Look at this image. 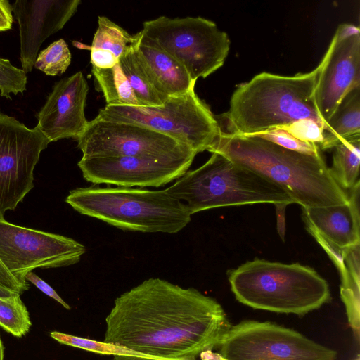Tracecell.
Returning a JSON list of instances; mask_svg holds the SVG:
<instances>
[{
	"instance_id": "obj_32",
	"label": "cell",
	"mask_w": 360,
	"mask_h": 360,
	"mask_svg": "<svg viewBox=\"0 0 360 360\" xmlns=\"http://www.w3.org/2000/svg\"><path fill=\"white\" fill-rule=\"evenodd\" d=\"M13 8L8 0H0V32L12 28L13 22Z\"/></svg>"
},
{
	"instance_id": "obj_9",
	"label": "cell",
	"mask_w": 360,
	"mask_h": 360,
	"mask_svg": "<svg viewBox=\"0 0 360 360\" xmlns=\"http://www.w3.org/2000/svg\"><path fill=\"white\" fill-rule=\"evenodd\" d=\"M82 157H136L158 161L193 160L196 153L186 144L134 123L89 121L76 139Z\"/></svg>"
},
{
	"instance_id": "obj_14",
	"label": "cell",
	"mask_w": 360,
	"mask_h": 360,
	"mask_svg": "<svg viewBox=\"0 0 360 360\" xmlns=\"http://www.w3.org/2000/svg\"><path fill=\"white\" fill-rule=\"evenodd\" d=\"M319 64L314 96L325 129L342 100L360 88V34L342 39L335 33Z\"/></svg>"
},
{
	"instance_id": "obj_20",
	"label": "cell",
	"mask_w": 360,
	"mask_h": 360,
	"mask_svg": "<svg viewBox=\"0 0 360 360\" xmlns=\"http://www.w3.org/2000/svg\"><path fill=\"white\" fill-rule=\"evenodd\" d=\"M333 149L330 174L343 190L350 191L359 182L360 135L343 139Z\"/></svg>"
},
{
	"instance_id": "obj_4",
	"label": "cell",
	"mask_w": 360,
	"mask_h": 360,
	"mask_svg": "<svg viewBox=\"0 0 360 360\" xmlns=\"http://www.w3.org/2000/svg\"><path fill=\"white\" fill-rule=\"evenodd\" d=\"M228 274L236 300L253 309L303 316L330 299L327 281L299 263L256 258Z\"/></svg>"
},
{
	"instance_id": "obj_3",
	"label": "cell",
	"mask_w": 360,
	"mask_h": 360,
	"mask_svg": "<svg viewBox=\"0 0 360 360\" xmlns=\"http://www.w3.org/2000/svg\"><path fill=\"white\" fill-rule=\"evenodd\" d=\"M320 68L293 76L263 72L240 84L229 111L214 115L220 132L253 134L302 119L314 120L324 129L314 96Z\"/></svg>"
},
{
	"instance_id": "obj_13",
	"label": "cell",
	"mask_w": 360,
	"mask_h": 360,
	"mask_svg": "<svg viewBox=\"0 0 360 360\" xmlns=\"http://www.w3.org/2000/svg\"><path fill=\"white\" fill-rule=\"evenodd\" d=\"M193 160L158 161L136 157H82L77 165L85 180L118 187H160L178 179Z\"/></svg>"
},
{
	"instance_id": "obj_24",
	"label": "cell",
	"mask_w": 360,
	"mask_h": 360,
	"mask_svg": "<svg viewBox=\"0 0 360 360\" xmlns=\"http://www.w3.org/2000/svg\"><path fill=\"white\" fill-rule=\"evenodd\" d=\"M20 295L0 296V326L16 337H22L32 325Z\"/></svg>"
},
{
	"instance_id": "obj_29",
	"label": "cell",
	"mask_w": 360,
	"mask_h": 360,
	"mask_svg": "<svg viewBox=\"0 0 360 360\" xmlns=\"http://www.w3.org/2000/svg\"><path fill=\"white\" fill-rule=\"evenodd\" d=\"M28 288L29 285H24L18 281L0 262V296L21 295Z\"/></svg>"
},
{
	"instance_id": "obj_23",
	"label": "cell",
	"mask_w": 360,
	"mask_h": 360,
	"mask_svg": "<svg viewBox=\"0 0 360 360\" xmlns=\"http://www.w3.org/2000/svg\"><path fill=\"white\" fill-rule=\"evenodd\" d=\"M135 41L136 35H131L107 17L98 16L91 49L110 52L119 59L133 48Z\"/></svg>"
},
{
	"instance_id": "obj_2",
	"label": "cell",
	"mask_w": 360,
	"mask_h": 360,
	"mask_svg": "<svg viewBox=\"0 0 360 360\" xmlns=\"http://www.w3.org/2000/svg\"><path fill=\"white\" fill-rule=\"evenodd\" d=\"M208 151L265 176L302 207L342 205L349 200L321 154L300 153L257 136L226 132H220Z\"/></svg>"
},
{
	"instance_id": "obj_28",
	"label": "cell",
	"mask_w": 360,
	"mask_h": 360,
	"mask_svg": "<svg viewBox=\"0 0 360 360\" xmlns=\"http://www.w3.org/2000/svg\"><path fill=\"white\" fill-rule=\"evenodd\" d=\"M276 128L286 131L298 140L316 144L319 148L323 141V127L309 119L299 120Z\"/></svg>"
},
{
	"instance_id": "obj_1",
	"label": "cell",
	"mask_w": 360,
	"mask_h": 360,
	"mask_svg": "<svg viewBox=\"0 0 360 360\" xmlns=\"http://www.w3.org/2000/svg\"><path fill=\"white\" fill-rule=\"evenodd\" d=\"M105 324L104 342L143 360H195L217 349L232 326L215 299L159 278L117 297Z\"/></svg>"
},
{
	"instance_id": "obj_34",
	"label": "cell",
	"mask_w": 360,
	"mask_h": 360,
	"mask_svg": "<svg viewBox=\"0 0 360 360\" xmlns=\"http://www.w3.org/2000/svg\"><path fill=\"white\" fill-rule=\"evenodd\" d=\"M4 345L2 344V341L0 337V360H4Z\"/></svg>"
},
{
	"instance_id": "obj_26",
	"label": "cell",
	"mask_w": 360,
	"mask_h": 360,
	"mask_svg": "<svg viewBox=\"0 0 360 360\" xmlns=\"http://www.w3.org/2000/svg\"><path fill=\"white\" fill-rule=\"evenodd\" d=\"M27 77L22 69L13 66L8 59L0 57V96L11 100V94H23Z\"/></svg>"
},
{
	"instance_id": "obj_27",
	"label": "cell",
	"mask_w": 360,
	"mask_h": 360,
	"mask_svg": "<svg viewBox=\"0 0 360 360\" xmlns=\"http://www.w3.org/2000/svg\"><path fill=\"white\" fill-rule=\"evenodd\" d=\"M247 135L265 139L284 148L300 153L313 155L321 154V150L316 144L298 140L286 131L279 128H274L262 132Z\"/></svg>"
},
{
	"instance_id": "obj_33",
	"label": "cell",
	"mask_w": 360,
	"mask_h": 360,
	"mask_svg": "<svg viewBox=\"0 0 360 360\" xmlns=\"http://www.w3.org/2000/svg\"><path fill=\"white\" fill-rule=\"evenodd\" d=\"M335 34L340 38H347L360 34L359 27L352 24L342 23L338 27Z\"/></svg>"
},
{
	"instance_id": "obj_15",
	"label": "cell",
	"mask_w": 360,
	"mask_h": 360,
	"mask_svg": "<svg viewBox=\"0 0 360 360\" xmlns=\"http://www.w3.org/2000/svg\"><path fill=\"white\" fill-rule=\"evenodd\" d=\"M89 85L79 71L57 82L37 115V127L49 142L63 139H77L88 122L84 108Z\"/></svg>"
},
{
	"instance_id": "obj_25",
	"label": "cell",
	"mask_w": 360,
	"mask_h": 360,
	"mask_svg": "<svg viewBox=\"0 0 360 360\" xmlns=\"http://www.w3.org/2000/svg\"><path fill=\"white\" fill-rule=\"evenodd\" d=\"M71 59L67 43L63 39H60L38 53L34 67L46 75H60L70 65Z\"/></svg>"
},
{
	"instance_id": "obj_18",
	"label": "cell",
	"mask_w": 360,
	"mask_h": 360,
	"mask_svg": "<svg viewBox=\"0 0 360 360\" xmlns=\"http://www.w3.org/2000/svg\"><path fill=\"white\" fill-rule=\"evenodd\" d=\"M134 51L156 90L166 99L185 94L195 88L185 68L140 31L136 34Z\"/></svg>"
},
{
	"instance_id": "obj_31",
	"label": "cell",
	"mask_w": 360,
	"mask_h": 360,
	"mask_svg": "<svg viewBox=\"0 0 360 360\" xmlns=\"http://www.w3.org/2000/svg\"><path fill=\"white\" fill-rule=\"evenodd\" d=\"M26 281H30L34 284L38 289H39L44 294L49 297L53 298L58 303H60L63 307L67 309H70V307L67 304L55 291V290L49 285L47 283L43 281L37 275L32 271L27 273L25 277Z\"/></svg>"
},
{
	"instance_id": "obj_19",
	"label": "cell",
	"mask_w": 360,
	"mask_h": 360,
	"mask_svg": "<svg viewBox=\"0 0 360 360\" xmlns=\"http://www.w3.org/2000/svg\"><path fill=\"white\" fill-rule=\"evenodd\" d=\"M355 135H360V88L347 94L330 117L319 148L332 149L343 139Z\"/></svg>"
},
{
	"instance_id": "obj_17",
	"label": "cell",
	"mask_w": 360,
	"mask_h": 360,
	"mask_svg": "<svg viewBox=\"0 0 360 360\" xmlns=\"http://www.w3.org/2000/svg\"><path fill=\"white\" fill-rule=\"evenodd\" d=\"M359 184L345 204L302 207L307 229L323 248L343 250L360 243Z\"/></svg>"
},
{
	"instance_id": "obj_7",
	"label": "cell",
	"mask_w": 360,
	"mask_h": 360,
	"mask_svg": "<svg viewBox=\"0 0 360 360\" xmlns=\"http://www.w3.org/2000/svg\"><path fill=\"white\" fill-rule=\"evenodd\" d=\"M96 117L148 127L187 145L196 154L208 150L220 134L214 115L195 88L159 106L106 105Z\"/></svg>"
},
{
	"instance_id": "obj_16",
	"label": "cell",
	"mask_w": 360,
	"mask_h": 360,
	"mask_svg": "<svg viewBox=\"0 0 360 360\" xmlns=\"http://www.w3.org/2000/svg\"><path fill=\"white\" fill-rule=\"evenodd\" d=\"M80 0H16L11 5L20 31L22 69L32 71L42 43L60 30L75 13Z\"/></svg>"
},
{
	"instance_id": "obj_8",
	"label": "cell",
	"mask_w": 360,
	"mask_h": 360,
	"mask_svg": "<svg viewBox=\"0 0 360 360\" xmlns=\"http://www.w3.org/2000/svg\"><path fill=\"white\" fill-rule=\"evenodd\" d=\"M141 32L178 60L195 82L221 68L230 49L227 34L201 17L160 16L143 22Z\"/></svg>"
},
{
	"instance_id": "obj_30",
	"label": "cell",
	"mask_w": 360,
	"mask_h": 360,
	"mask_svg": "<svg viewBox=\"0 0 360 360\" xmlns=\"http://www.w3.org/2000/svg\"><path fill=\"white\" fill-rule=\"evenodd\" d=\"M92 67L107 69L118 63L119 59L112 53L97 49H91Z\"/></svg>"
},
{
	"instance_id": "obj_6",
	"label": "cell",
	"mask_w": 360,
	"mask_h": 360,
	"mask_svg": "<svg viewBox=\"0 0 360 360\" xmlns=\"http://www.w3.org/2000/svg\"><path fill=\"white\" fill-rule=\"evenodd\" d=\"M165 190L184 201L191 215L220 207L294 203L279 185L217 152L212 153L202 166L187 171Z\"/></svg>"
},
{
	"instance_id": "obj_11",
	"label": "cell",
	"mask_w": 360,
	"mask_h": 360,
	"mask_svg": "<svg viewBox=\"0 0 360 360\" xmlns=\"http://www.w3.org/2000/svg\"><path fill=\"white\" fill-rule=\"evenodd\" d=\"M86 252L66 236L16 226L0 218V262L20 283L37 268H57L79 262Z\"/></svg>"
},
{
	"instance_id": "obj_21",
	"label": "cell",
	"mask_w": 360,
	"mask_h": 360,
	"mask_svg": "<svg viewBox=\"0 0 360 360\" xmlns=\"http://www.w3.org/2000/svg\"><path fill=\"white\" fill-rule=\"evenodd\" d=\"M118 63L141 107L159 106L165 103L167 99L155 88L134 46L119 58Z\"/></svg>"
},
{
	"instance_id": "obj_22",
	"label": "cell",
	"mask_w": 360,
	"mask_h": 360,
	"mask_svg": "<svg viewBox=\"0 0 360 360\" xmlns=\"http://www.w3.org/2000/svg\"><path fill=\"white\" fill-rule=\"evenodd\" d=\"M91 72L107 105L141 106L119 63L107 69L92 67Z\"/></svg>"
},
{
	"instance_id": "obj_10",
	"label": "cell",
	"mask_w": 360,
	"mask_h": 360,
	"mask_svg": "<svg viewBox=\"0 0 360 360\" xmlns=\"http://www.w3.org/2000/svg\"><path fill=\"white\" fill-rule=\"evenodd\" d=\"M224 360H335L336 351L269 321L231 326L217 349Z\"/></svg>"
},
{
	"instance_id": "obj_12",
	"label": "cell",
	"mask_w": 360,
	"mask_h": 360,
	"mask_svg": "<svg viewBox=\"0 0 360 360\" xmlns=\"http://www.w3.org/2000/svg\"><path fill=\"white\" fill-rule=\"evenodd\" d=\"M49 143L37 127L0 112V218L34 187V167Z\"/></svg>"
},
{
	"instance_id": "obj_5",
	"label": "cell",
	"mask_w": 360,
	"mask_h": 360,
	"mask_svg": "<svg viewBox=\"0 0 360 360\" xmlns=\"http://www.w3.org/2000/svg\"><path fill=\"white\" fill-rule=\"evenodd\" d=\"M65 202L81 214L124 231L176 233L191 219L185 204L165 190L77 188L70 191Z\"/></svg>"
}]
</instances>
